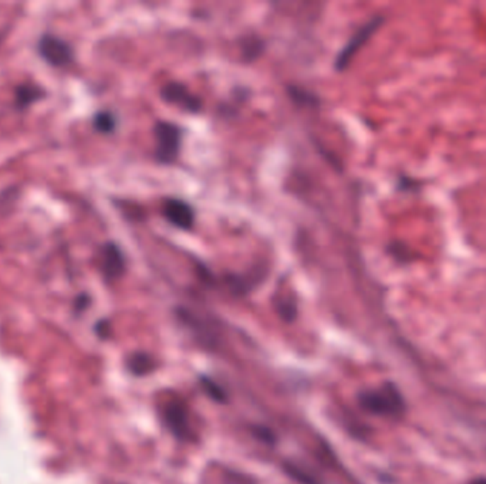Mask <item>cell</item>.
Returning <instances> with one entry per match:
<instances>
[{"instance_id": "1", "label": "cell", "mask_w": 486, "mask_h": 484, "mask_svg": "<svg viewBox=\"0 0 486 484\" xmlns=\"http://www.w3.org/2000/svg\"><path fill=\"white\" fill-rule=\"evenodd\" d=\"M360 407L368 414L388 418H398L405 411V402L392 383L364 390L359 395Z\"/></svg>"}, {"instance_id": "2", "label": "cell", "mask_w": 486, "mask_h": 484, "mask_svg": "<svg viewBox=\"0 0 486 484\" xmlns=\"http://www.w3.org/2000/svg\"><path fill=\"white\" fill-rule=\"evenodd\" d=\"M155 149L154 158L158 164L173 165L181 153L184 129L174 122L158 121L154 125Z\"/></svg>"}, {"instance_id": "3", "label": "cell", "mask_w": 486, "mask_h": 484, "mask_svg": "<svg viewBox=\"0 0 486 484\" xmlns=\"http://www.w3.org/2000/svg\"><path fill=\"white\" fill-rule=\"evenodd\" d=\"M37 53L42 60L54 68H66L71 65L75 58L71 44L50 33L42 34L37 40Z\"/></svg>"}, {"instance_id": "4", "label": "cell", "mask_w": 486, "mask_h": 484, "mask_svg": "<svg viewBox=\"0 0 486 484\" xmlns=\"http://www.w3.org/2000/svg\"><path fill=\"white\" fill-rule=\"evenodd\" d=\"M161 418L164 426L181 440H189L192 436L189 421H188V409L185 403L175 397L166 400L161 405Z\"/></svg>"}, {"instance_id": "5", "label": "cell", "mask_w": 486, "mask_h": 484, "mask_svg": "<svg viewBox=\"0 0 486 484\" xmlns=\"http://www.w3.org/2000/svg\"><path fill=\"white\" fill-rule=\"evenodd\" d=\"M384 19L381 16L373 18L371 20H368L364 26H361L354 34L353 37L346 43V46L342 49V51L337 54V58L335 61V68L336 71H344L349 64L351 63V60L354 58V56L360 51V49L370 40V37L375 33V30L382 25Z\"/></svg>"}, {"instance_id": "6", "label": "cell", "mask_w": 486, "mask_h": 484, "mask_svg": "<svg viewBox=\"0 0 486 484\" xmlns=\"http://www.w3.org/2000/svg\"><path fill=\"white\" fill-rule=\"evenodd\" d=\"M161 97L166 103L177 106L178 108L191 114L201 113L204 107L202 100L198 96H195L185 84L178 83V82L167 83L164 87H162Z\"/></svg>"}, {"instance_id": "7", "label": "cell", "mask_w": 486, "mask_h": 484, "mask_svg": "<svg viewBox=\"0 0 486 484\" xmlns=\"http://www.w3.org/2000/svg\"><path fill=\"white\" fill-rule=\"evenodd\" d=\"M127 260L121 248L114 241H106L100 249V272L106 281L111 283L124 276Z\"/></svg>"}, {"instance_id": "8", "label": "cell", "mask_w": 486, "mask_h": 484, "mask_svg": "<svg viewBox=\"0 0 486 484\" xmlns=\"http://www.w3.org/2000/svg\"><path fill=\"white\" fill-rule=\"evenodd\" d=\"M162 215L175 227L181 230H191L195 224V210L194 208L177 198H168L162 203Z\"/></svg>"}, {"instance_id": "9", "label": "cell", "mask_w": 486, "mask_h": 484, "mask_svg": "<svg viewBox=\"0 0 486 484\" xmlns=\"http://www.w3.org/2000/svg\"><path fill=\"white\" fill-rule=\"evenodd\" d=\"M46 97V90L35 83L19 84L15 89V107L18 110H26L35 103Z\"/></svg>"}, {"instance_id": "10", "label": "cell", "mask_w": 486, "mask_h": 484, "mask_svg": "<svg viewBox=\"0 0 486 484\" xmlns=\"http://www.w3.org/2000/svg\"><path fill=\"white\" fill-rule=\"evenodd\" d=\"M127 369L137 376H144L155 369V361L145 352H134L127 359Z\"/></svg>"}, {"instance_id": "11", "label": "cell", "mask_w": 486, "mask_h": 484, "mask_svg": "<svg viewBox=\"0 0 486 484\" xmlns=\"http://www.w3.org/2000/svg\"><path fill=\"white\" fill-rule=\"evenodd\" d=\"M117 117L111 111H99L93 117V128L104 135H110L117 129Z\"/></svg>"}, {"instance_id": "12", "label": "cell", "mask_w": 486, "mask_h": 484, "mask_svg": "<svg viewBox=\"0 0 486 484\" xmlns=\"http://www.w3.org/2000/svg\"><path fill=\"white\" fill-rule=\"evenodd\" d=\"M240 49H242V58L243 60L254 61L255 58H258L263 53L265 43L258 36H251V37L243 39Z\"/></svg>"}, {"instance_id": "13", "label": "cell", "mask_w": 486, "mask_h": 484, "mask_svg": "<svg viewBox=\"0 0 486 484\" xmlns=\"http://www.w3.org/2000/svg\"><path fill=\"white\" fill-rule=\"evenodd\" d=\"M20 198V189L16 185L8 186L0 192V213L2 215H9L15 210L16 203Z\"/></svg>"}, {"instance_id": "14", "label": "cell", "mask_w": 486, "mask_h": 484, "mask_svg": "<svg viewBox=\"0 0 486 484\" xmlns=\"http://www.w3.org/2000/svg\"><path fill=\"white\" fill-rule=\"evenodd\" d=\"M287 91H289L290 97L293 98V101H296L297 104H306V106L318 104V98L313 93H309V91H306L303 89L289 87Z\"/></svg>"}, {"instance_id": "15", "label": "cell", "mask_w": 486, "mask_h": 484, "mask_svg": "<svg viewBox=\"0 0 486 484\" xmlns=\"http://www.w3.org/2000/svg\"><path fill=\"white\" fill-rule=\"evenodd\" d=\"M276 310H278V314L287 322L293 321L297 315V308H296V304L290 300H279L276 302Z\"/></svg>"}, {"instance_id": "16", "label": "cell", "mask_w": 486, "mask_h": 484, "mask_svg": "<svg viewBox=\"0 0 486 484\" xmlns=\"http://www.w3.org/2000/svg\"><path fill=\"white\" fill-rule=\"evenodd\" d=\"M201 383H202L204 389L206 390V393H208L212 399H215V400H218V402H225V400H226V395H225L223 389H222L215 381H212L211 378H202V379H201Z\"/></svg>"}, {"instance_id": "17", "label": "cell", "mask_w": 486, "mask_h": 484, "mask_svg": "<svg viewBox=\"0 0 486 484\" xmlns=\"http://www.w3.org/2000/svg\"><path fill=\"white\" fill-rule=\"evenodd\" d=\"M110 331H111V326H110V321L107 319H101L99 321L97 324H96V333L101 337V338H106L110 336Z\"/></svg>"}, {"instance_id": "18", "label": "cell", "mask_w": 486, "mask_h": 484, "mask_svg": "<svg viewBox=\"0 0 486 484\" xmlns=\"http://www.w3.org/2000/svg\"><path fill=\"white\" fill-rule=\"evenodd\" d=\"M90 304V297L87 294H80L77 298H75V302H74V308L75 311H83L89 307Z\"/></svg>"}, {"instance_id": "19", "label": "cell", "mask_w": 486, "mask_h": 484, "mask_svg": "<svg viewBox=\"0 0 486 484\" xmlns=\"http://www.w3.org/2000/svg\"><path fill=\"white\" fill-rule=\"evenodd\" d=\"M255 433H256V436H258V438H259V436H262L261 439H263L266 443L273 442V435L269 432V429H265V428H256V429H255Z\"/></svg>"}, {"instance_id": "20", "label": "cell", "mask_w": 486, "mask_h": 484, "mask_svg": "<svg viewBox=\"0 0 486 484\" xmlns=\"http://www.w3.org/2000/svg\"><path fill=\"white\" fill-rule=\"evenodd\" d=\"M471 484H486V478L485 477H478V478L472 480Z\"/></svg>"}, {"instance_id": "21", "label": "cell", "mask_w": 486, "mask_h": 484, "mask_svg": "<svg viewBox=\"0 0 486 484\" xmlns=\"http://www.w3.org/2000/svg\"><path fill=\"white\" fill-rule=\"evenodd\" d=\"M2 42H4V34L0 33V44H2Z\"/></svg>"}]
</instances>
